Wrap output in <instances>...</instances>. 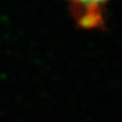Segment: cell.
<instances>
[{"label": "cell", "mask_w": 122, "mask_h": 122, "mask_svg": "<svg viewBox=\"0 0 122 122\" xmlns=\"http://www.w3.org/2000/svg\"><path fill=\"white\" fill-rule=\"evenodd\" d=\"M69 2V7L73 6H83V5H92V4H103L107 0H67Z\"/></svg>", "instance_id": "2"}, {"label": "cell", "mask_w": 122, "mask_h": 122, "mask_svg": "<svg viewBox=\"0 0 122 122\" xmlns=\"http://www.w3.org/2000/svg\"><path fill=\"white\" fill-rule=\"evenodd\" d=\"M69 9L77 25L83 29H98L104 25L101 4L73 6Z\"/></svg>", "instance_id": "1"}]
</instances>
